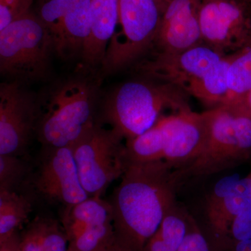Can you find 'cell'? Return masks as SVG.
<instances>
[{"label": "cell", "instance_id": "28", "mask_svg": "<svg viewBox=\"0 0 251 251\" xmlns=\"http://www.w3.org/2000/svg\"><path fill=\"white\" fill-rule=\"evenodd\" d=\"M251 204L244 208L234 218L229 227L227 244L226 247H227L231 243L251 240Z\"/></svg>", "mask_w": 251, "mask_h": 251}, {"label": "cell", "instance_id": "38", "mask_svg": "<svg viewBox=\"0 0 251 251\" xmlns=\"http://www.w3.org/2000/svg\"></svg>", "mask_w": 251, "mask_h": 251}, {"label": "cell", "instance_id": "25", "mask_svg": "<svg viewBox=\"0 0 251 251\" xmlns=\"http://www.w3.org/2000/svg\"><path fill=\"white\" fill-rule=\"evenodd\" d=\"M25 167L18 156L0 154V191H15Z\"/></svg>", "mask_w": 251, "mask_h": 251}, {"label": "cell", "instance_id": "10", "mask_svg": "<svg viewBox=\"0 0 251 251\" xmlns=\"http://www.w3.org/2000/svg\"><path fill=\"white\" fill-rule=\"evenodd\" d=\"M224 56L201 44L179 53L153 52L138 64L137 69L147 78L172 84L186 92L193 82L205 75Z\"/></svg>", "mask_w": 251, "mask_h": 251}, {"label": "cell", "instance_id": "27", "mask_svg": "<svg viewBox=\"0 0 251 251\" xmlns=\"http://www.w3.org/2000/svg\"><path fill=\"white\" fill-rule=\"evenodd\" d=\"M35 0H0V31L30 11Z\"/></svg>", "mask_w": 251, "mask_h": 251}, {"label": "cell", "instance_id": "13", "mask_svg": "<svg viewBox=\"0 0 251 251\" xmlns=\"http://www.w3.org/2000/svg\"><path fill=\"white\" fill-rule=\"evenodd\" d=\"M202 0H166L153 47L175 54L202 44L199 11Z\"/></svg>", "mask_w": 251, "mask_h": 251}, {"label": "cell", "instance_id": "26", "mask_svg": "<svg viewBox=\"0 0 251 251\" xmlns=\"http://www.w3.org/2000/svg\"><path fill=\"white\" fill-rule=\"evenodd\" d=\"M238 175H229L220 179L213 188L206 201V212L207 221L211 219L224 202L226 197L232 192L240 179Z\"/></svg>", "mask_w": 251, "mask_h": 251}, {"label": "cell", "instance_id": "9", "mask_svg": "<svg viewBox=\"0 0 251 251\" xmlns=\"http://www.w3.org/2000/svg\"><path fill=\"white\" fill-rule=\"evenodd\" d=\"M38 97L18 81L0 86V154L18 156L37 131Z\"/></svg>", "mask_w": 251, "mask_h": 251}, {"label": "cell", "instance_id": "30", "mask_svg": "<svg viewBox=\"0 0 251 251\" xmlns=\"http://www.w3.org/2000/svg\"><path fill=\"white\" fill-rule=\"evenodd\" d=\"M22 239L21 234L15 232L9 238L0 242V251H22Z\"/></svg>", "mask_w": 251, "mask_h": 251}, {"label": "cell", "instance_id": "33", "mask_svg": "<svg viewBox=\"0 0 251 251\" xmlns=\"http://www.w3.org/2000/svg\"><path fill=\"white\" fill-rule=\"evenodd\" d=\"M219 251H251V239L231 243L227 247Z\"/></svg>", "mask_w": 251, "mask_h": 251}, {"label": "cell", "instance_id": "35", "mask_svg": "<svg viewBox=\"0 0 251 251\" xmlns=\"http://www.w3.org/2000/svg\"><path fill=\"white\" fill-rule=\"evenodd\" d=\"M158 4V6L161 8V10L162 7H163V4H164L165 1L166 0H154Z\"/></svg>", "mask_w": 251, "mask_h": 251}, {"label": "cell", "instance_id": "5", "mask_svg": "<svg viewBox=\"0 0 251 251\" xmlns=\"http://www.w3.org/2000/svg\"><path fill=\"white\" fill-rule=\"evenodd\" d=\"M54 54L49 31L31 11L0 31V72L10 81L46 80Z\"/></svg>", "mask_w": 251, "mask_h": 251}, {"label": "cell", "instance_id": "32", "mask_svg": "<svg viewBox=\"0 0 251 251\" xmlns=\"http://www.w3.org/2000/svg\"><path fill=\"white\" fill-rule=\"evenodd\" d=\"M229 105L235 107L251 117V91L235 103L230 104Z\"/></svg>", "mask_w": 251, "mask_h": 251}, {"label": "cell", "instance_id": "36", "mask_svg": "<svg viewBox=\"0 0 251 251\" xmlns=\"http://www.w3.org/2000/svg\"><path fill=\"white\" fill-rule=\"evenodd\" d=\"M239 1H243V2L250 3L251 0H239Z\"/></svg>", "mask_w": 251, "mask_h": 251}, {"label": "cell", "instance_id": "11", "mask_svg": "<svg viewBox=\"0 0 251 251\" xmlns=\"http://www.w3.org/2000/svg\"><path fill=\"white\" fill-rule=\"evenodd\" d=\"M164 134V161L173 170L186 168L201 156L208 140L206 112L191 109L159 118Z\"/></svg>", "mask_w": 251, "mask_h": 251}, {"label": "cell", "instance_id": "2", "mask_svg": "<svg viewBox=\"0 0 251 251\" xmlns=\"http://www.w3.org/2000/svg\"><path fill=\"white\" fill-rule=\"evenodd\" d=\"M190 96L172 84L160 81H128L107 96L100 112V120L108 124L126 140L150 129L161 117V112L191 109Z\"/></svg>", "mask_w": 251, "mask_h": 251}, {"label": "cell", "instance_id": "17", "mask_svg": "<svg viewBox=\"0 0 251 251\" xmlns=\"http://www.w3.org/2000/svg\"><path fill=\"white\" fill-rule=\"evenodd\" d=\"M234 56V53L224 56L205 75L193 82L186 93L211 108L222 105L228 91L227 72Z\"/></svg>", "mask_w": 251, "mask_h": 251}, {"label": "cell", "instance_id": "29", "mask_svg": "<svg viewBox=\"0 0 251 251\" xmlns=\"http://www.w3.org/2000/svg\"><path fill=\"white\" fill-rule=\"evenodd\" d=\"M188 224V233L178 251H211L209 242L193 220Z\"/></svg>", "mask_w": 251, "mask_h": 251}, {"label": "cell", "instance_id": "16", "mask_svg": "<svg viewBox=\"0 0 251 251\" xmlns=\"http://www.w3.org/2000/svg\"><path fill=\"white\" fill-rule=\"evenodd\" d=\"M112 209L109 201L99 196H92L67 206L63 218V227L69 243L80 237L87 229L112 223Z\"/></svg>", "mask_w": 251, "mask_h": 251}, {"label": "cell", "instance_id": "15", "mask_svg": "<svg viewBox=\"0 0 251 251\" xmlns=\"http://www.w3.org/2000/svg\"><path fill=\"white\" fill-rule=\"evenodd\" d=\"M251 204V178L248 176L239 179L215 215L208 221L214 240V247L211 251H219L226 247L229 227L234 218Z\"/></svg>", "mask_w": 251, "mask_h": 251}, {"label": "cell", "instance_id": "19", "mask_svg": "<svg viewBox=\"0 0 251 251\" xmlns=\"http://www.w3.org/2000/svg\"><path fill=\"white\" fill-rule=\"evenodd\" d=\"M227 88L223 105L235 103L251 91V39L245 47L234 52L227 72Z\"/></svg>", "mask_w": 251, "mask_h": 251}, {"label": "cell", "instance_id": "34", "mask_svg": "<svg viewBox=\"0 0 251 251\" xmlns=\"http://www.w3.org/2000/svg\"><path fill=\"white\" fill-rule=\"evenodd\" d=\"M102 251H124L123 249H122V248L120 247V246L117 245L116 243H115V244H112V245L110 246V247L106 248V249H104V250H103Z\"/></svg>", "mask_w": 251, "mask_h": 251}, {"label": "cell", "instance_id": "20", "mask_svg": "<svg viewBox=\"0 0 251 251\" xmlns=\"http://www.w3.org/2000/svg\"><path fill=\"white\" fill-rule=\"evenodd\" d=\"M30 202L16 191H0V242L18 232L30 214Z\"/></svg>", "mask_w": 251, "mask_h": 251}, {"label": "cell", "instance_id": "37", "mask_svg": "<svg viewBox=\"0 0 251 251\" xmlns=\"http://www.w3.org/2000/svg\"><path fill=\"white\" fill-rule=\"evenodd\" d=\"M249 176H250V177L251 178V174L249 175Z\"/></svg>", "mask_w": 251, "mask_h": 251}, {"label": "cell", "instance_id": "7", "mask_svg": "<svg viewBox=\"0 0 251 251\" xmlns=\"http://www.w3.org/2000/svg\"><path fill=\"white\" fill-rule=\"evenodd\" d=\"M123 137L100 122L73 145V156L82 187L89 197H101L128 165Z\"/></svg>", "mask_w": 251, "mask_h": 251}, {"label": "cell", "instance_id": "4", "mask_svg": "<svg viewBox=\"0 0 251 251\" xmlns=\"http://www.w3.org/2000/svg\"><path fill=\"white\" fill-rule=\"evenodd\" d=\"M208 140L201 156L186 168L174 170L179 186L239 166L251 156V117L232 105L205 111Z\"/></svg>", "mask_w": 251, "mask_h": 251}, {"label": "cell", "instance_id": "18", "mask_svg": "<svg viewBox=\"0 0 251 251\" xmlns=\"http://www.w3.org/2000/svg\"><path fill=\"white\" fill-rule=\"evenodd\" d=\"M164 134L158 119L152 127L143 133L126 140L128 163L164 161Z\"/></svg>", "mask_w": 251, "mask_h": 251}, {"label": "cell", "instance_id": "21", "mask_svg": "<svg viewBox=\"0 0 251 251\" xmlns=\"http://www.w3.org/2000/svg\"><path fill=\"white\" fill-rule=\"evenodd\" d=\"M41 251H68L69 239L64 227L54 220L38 218L22 234Z\"/></svg>", "mask_w": 251, "mask_h": 251}, {"label": "cell", "instance_id": "31", "mask_svg": "<svg viewBox=\"0 0 251 251\" xmlns=\"http://www.w3.org/2000/svg\"><path fill=\"white\" fill-rule=\"evenodd\" d=\"M143 251H171L161 239L158 232H155L145 244Z\"/></svg>", "mask_w": 251, "mask_h": 251}, {"label": "cell", "instance_id": "23", "mask_svg": "<svg viewBox=\"0 0 251 251\" xmlns=\"http://www.w3.org/2000/svg\"><path fill=\"white\" fill-rule=\"evenodd\" d=\"M115 243L113 224L108 223L87 229L69 243L68 251H102Z\"/></svg>", "mask_w": 251, "mask_h": 251}, {"label": "cell", "instance_id": "12", "mask_svg": "<svg viewBox=\"0 0 251 251\" xmlns=\"http://www.w3.org/2000/svg\"><path fill=\"white\" fill-rule=\"evenodd\" d=\"M35 179L38 191L48 199L70 206L89 198L80 182L72 148H45Z\"/></svg>", "mask_w": 251, "mask_h": 251}, {"label": "cell", "instance_id": "1", "mask_svg": "<svg viewBox=\"0 0 251 251\" xmlns=\"http://www.w3.org/2000/svg\"><path fill=\"white\" fill-rule=\"evenodd\" d=\"M173 168L165 161L128 163L109 202L115 243L125 251H143L175 205Z\"/></svg>", "mask_w": 251, "mask_h": 251}, {"label": "cell", "instance_id": "6", "mask_svg": "<svg viewBox=\"0 0 251 251\" xmlns=\"http://www.w3.org/2000/svg\"><path fill=\"white\" fill-rule=\"evenodd\" d=\"M161 19V8L154 0H118V22L101 72L114 74L141 59L152 49Z\"/></svg>", "mask_w": 251, "mask_h": 251}, {"label": "cell", "instance_id": "14", "mask_svg": "<svg viewBox=\"0 0 251 251\" xmlns=\"http://www.w3.org/2000/svg\"><path fill=\"white\" fill-rule=\"evenodd\" d=\"M118 22V0H91V27L82 51L86 69L101 67Z\"/></svg>", "mask_w": 251, "mask_h": 251}, {"label": "cell", "instance_id": "24", "mask_svg": "<svg viewBox=\"0 0 251 251\" xmlns=\"http://www.w3.org/2000/svg\"><path fill=\"white\" fill-rule=\"evenodd\" d=\"M188 219L176 212L174 206L162 220L157 232L171 251H178L188 233Z\"/></svg>", "mask_w": 251, "mask_h": 251}, {"label": "cell", "instance_id": "8", "mask_svg": "<svg viewBox=\"0 0 251 251\" xmlns=\"http://www.w3.org/2000/svg\"><path fill=\"white\" fill-rule=\"evenodd\" d=\"M249 4L239 0H202L199 21L202 44L223 55L245 47L251 39Z\"/></svg>", "mask_w": 251, "mask_h": 251}, {"label": "cell", "instance_id": "3", "mask_svg": "<svg viewBox=\"0 0 251 251\" xmlns=\"http://www.w3.org/2000/svg\"><path fill=\"white\" fill-rule=\"evenodd\" d=\"M38 102L36 134L44 148H71L98 122L95 88L85 79L59 81Z\"/></svg>", "mask_w": 251, "mask_h": 251}, {"label": "cell", "instance_id": "22", "mask_svg": "<svg viewBox=\"0 0 251 251\" xmlns=\"http://www.w3.org/2000/svg\"><path fill=\"white\" fill-rule=\"evenodd\" d=\"M75 0H41L37 16L44 23L54 45L60 35L62 23Z\"/></svg>", "mask_w": 251, "mask_h": 251}]
</instances>
